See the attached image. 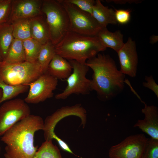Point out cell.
<instances>
[{"label":"cell","instance_id":"cell-1","mask_svg":"<svg viewBox=\"0 0 158 158\" xmlns=\"http://www.w3.org/2000/svg\"><path fill=\"white\" fill-rule=\"evenodd\" d=\"M44 121L40 116L30 114L19 121L2 135L5 158H33L38 149L34 144L36 132L42 130Z\"/></svg>","mask_w":158,"mask_h":158},{"label":"cell","instance_id":"cell-2","mask_svg":"<svg viewBox=\"0 0 158 158\" xmlns=\"http://www.w3.org/2000/svg\"><path fill=\"white\" fill-rule=\"evenodd\" d=\"M86 63L93 71L90 80L91 91L96 92L100 100H111L122 92L125 75L118 69L115 61L109 55L99 53Z\"/></svg>","mask_w":158,"mask_h":158},{"label":"cell","instance_id":"cell-3","mask_svg":"<svg viewBox=\"0 0 158 158\" xmlns=\"http://www.w3.org/2000/svg\"><path fill=\"white\" fill-rule=\"evenodd\" d=\"M56 54L69 60L81 63L96 56L107 48L96 36H88L69 31L55 45Z\"/></svg>","mask_w":158,"mask_h":158},{"label":"cell","instance_id":"cell-4","mask_svg":"<svg viewBox=\"0 0 158 158\" xmlns=\"http://www.w3.org/2000/svg\"><path fill=\"white\" fill-rule=\"evenodd\" d=\"M41 11L46 17L50 40L55 46L70 30L68 13L59 0H42Z\"/></svg>","mask_w":158,"mask_h":158},{"label":"cell","instance_id":"cell-5","mask_svg":"<svg viewBox=\"0 0 158 158\" xmlns=\"http://www.w3.org/2000/svg\"><path fill=\"white\" fill-rule=\"evenodd\" d=\"M2 62L0 63V78L9 85L29 84L43 74L37 61L34 63L25 61L11 64Z\"/></svg>","mask_w":158,"mask_h":158},{"label":"cell","instance_id":"cell-6","mask_svg":"<svg viewBox=\"0 0 158 158\" xmlns=\"http://www.w3.org/2000/svg\"><path fill=\"white\" fill-rule=\"evenodd\" d=\"M68 61L73 72L66 79L67 85L65 89L55 95L57 99H66L72 94L86 95L91 91L90 80L86 77L89 67L86 63H81L74 60Z\"/></svg>","mask_w":158,"mask_h":158},{"label":"cell","instance_id":"cell-7","mask_svg":"<svg viewBox=\"0 0 158 158\" xmlns=\"http://www.w3.org/2000/svg\"><path fill=\"white\" fill-rule=\"evenodd\" d=\"M59 0L68 13L69 31L85 35L96 36L102 27L92 16L64 0Z\"/></svg>","mask_w":158,"mask_h":158},{"label":"cell","instance_id":"cell-8","mask_svg":"<svg viewBox=\"0 0 158 158\" xmlns=\"http://www.w3.org/2000/svg\"><path fill=\"white\" fill-rule=\"evenodd\" d=\"M30 114V108L24 100L16 98L4 103L0 107V136Z\"/></svg>","mask_w":158,"mask_h":158},{"label":"cell","instance_id":"cell-9","mask_svg":"<svg viewBox=\"0 0 158 158\" xmlns=\"http://www.w3.org/2000/svg\"><path fill=\"white\" fill-rule=\"evenodd\" d=\"M149 138L144 134L130 135L118 144L111 146L109 152L110 158H142Z\"/></svg>","mask_w":158,"mask_h":158},{"label":"cell","instance_id":"cell-10","mask_svg":"<svg viewBox=\"0 0 158 158\" xmlns=\"http://www.w3.org/2000/svg\"><path fill=\"white\" fill-rule=\"evenodd\" d=\"M58 79L47 73H43L34 81L25 84L29 90L24 101L26 103L37 104L52 97L57 86Z\"/></svg>","mask_w":158,"mask_h":158},{"label":"cell","instance_id":"cell-11","mask_svg":"<svg viewBox=\"0 0 158 158\" xmlns=\"http://www.w3.org/2000/svg\"><path fill=\"white\" fill-rule=\"evenodd\" d=\"M70 116H75L79 117L81 121L80 126L82 125L83 128H84L87 121L86 111L81 104L63 107L45 118L43 130L45 140H52V135L54 132V129L56 124L61 119Z\"/></svg>","mask_w":158,"mask_h":158},{"label":"cell","instance_id":"cell-12","mask_svg":"<svg viewBox=\"0 0 158 158\" xmlns=\"http://www.w3.org/2000/svg\"><path fill=\"white\" fill-rule=\"evenodd\" d=\"M117 53L120 65V71L130 77H135L138 62L135 42L129 37Z\"/></svg>","mask_w":158,"mask_h":158},{"label":"cell","instance_id":"cell-13","mask_svg":"<svg viewBox=\"0 0 158 158\" xmlns=\"http://www.w3.org/2000/svg\"><path fill=\"white\" fill-rule=\"evenodd\" d=\"M42 0H12L8 21L30 19L43 14L41 11Z\"/></svg>","mask_w":158,"mask_h":158},{"label":"cell","instance_id":"cell-14","mask_svg":"<svg viewBox=\"0 0 158 158\" xmlns=\"http://www.w3.org/2000/svg\"><path fill=\"white\" fill-rule=\"evenodd\" d=\"M142 110L145 115L143 119L138 120L133 127H138L151 138L158 140V109L153 105H147Z\"/></svg>","mask_w":158,"mask_h":158},{"label":"cell","instance_id":"cell-15","mask_svg":"<svg viewBox=\"0 0 158 158\" xmlns=\"http://www.w3.org/2000/svg\"><path fill=\"white\" fill-rule=\"evenodd\" d=\"M31 38L42 45L50 40L48 26L43 14L30 19Z\"/></svg>","mask_w":158,"mask_h":158},{"label":"cell","instance_id":"cell-16","mask_svg":"<svg viewBox=\"0 0 158 158\" xmlns=\"http://www.w3.org/2000/svg\"><path fill=\"white\" fill-rule=\"evenodd\" d=\"M72 68L68 61L56 54L50 63L47 72L57 79H67L71 73Z\"/></svg>","mask_w":158,"mask_h":158},{"label":"cell","instance_id":"cell-17","mask_svg":"<svg viewBox=\"0 0 158 158\" xmlns=\"http://www.w3.org/2000/svg\"><path fill=\"white\" fill-rule=\"evenodd\" d=\"M106 48H111L117 52L123 47V35L119 30L112 32L107 27L101 28L96 36Z\"/></svg>","mask_w":158,"mask_h":158},{"label":"cell","instance_id":"cell-18","mask_svg":"<svg viewBox=\"0 0 158 158\" xmlns=\"http://www.w3.org/2000/svg\"><path fill=\"white\" fill-rule=\"evenodd\" d=\"M92 16L102 27H106L109 24H116L115 11L103 5L100 1L96 0L93 6Z\"/></svg>","mask_w":158,"mask_h":158},{"label":"cell","instance_id":"cell-19","mask_svg":"<svg viewBox=\"0 0 158 158\" xmlns=\"http://www.w3.org/2000/svg\"><path fill=\"white\" fill-rule=\"evenodd\" d=\"M26 61L25 54L23 41L14 38L5 59L2 62L7 64Z\"/></svg>","mask_w":158,"mask_h":158},{"label":"cell","instance_id":"cell-20","mask_svg":"<svg viewBox=\"0 0 158 158\" xmlns=\"http://www.w3.org/2000/svg\"><path fill=\"white\" fill-rule=\"evenodd\" d=\"M14 39L12 23L8 21L0 24V54L4 60Z\"/></svg>","mask_w":158,"mask_h":158},{"label":"cell","instance_id":"cell-21","mask_svg":"<svg viewBox=\"0 0 158 158\" xmlns=\"http://www.w3.org/2000/svg\"><path fill=\"white\" fill-rule=\"evenodd\" d=\"M56 54L55 46L50 40L42 45L37 61L40 66L43 74L47 73L49 65Z\"/></svg>","mask_w":158,"mask_h":158},{"label":"cell","instance_id":"cell-22","mask_svg":"<svg viewBox=\"0 0 158 158\" xmlns=\"http://www.w3.org/2000/svg\"><path fill=\"white\" fill-rule=\"evenodd\" d=\"M29 88V86L26 85H13L8 84L0 78V88L2 91V95L0 101V104L26 92Z\"/></svg>","mask_w":158,"mask_h":158},{"label":"cell","instance_id":"cell-23","mask_svg":"<svg viewBox=\"0 0 158 158\" xmlns=\"http://www.w3.org/2000/svg\"><path fill=\"white\" fill-rule=\"evenodd\" d=\"M30 19H21L11 22L14 38L23 41L31 38Z\"/></svg>","mask_w":158,"mask_h":158},{"label":"cell","instance_id":"cell-24","mask_svg":"<svg viewBox=\"0 0 158 158\" xmlns=\"http://www.w3.org/2000/svg\"><path fill=\"white\" fill-rule=\"evenodd\" d=\"M33 158H62L59 149L52 140H45L37 149Z\"/></svg>","mask_w":158,"mask_h":158},{"label":"cell","instance_id":"cell-25","mask_svg":"<svg viewBox=\"0 0 158 158\" xmlns=\"http://www.w3.org/2000/svg\"><path fill=\"white\" fill-rule=\"evenodd\" d=\"M26 57V61L34 63L37 61L38 57L42 45L31 38L23 41Z\"/></svg>","mask_w":158,"mask_h":158},{"label":"cell","instance_id":"cell-26","mask_svg":"<svg viewBox=\"0 0 158 158\" xmlns=\"http://www.w3.org/2000/svg\"><path fill=\"white\" fill-rule=\"evenodd\" d=\"M72 4L83 11L92 16V8L95 1L94 0H64Z\"/></svg>","mask_w":158,"mask_h":158},{"label":"cell","instance_id":"cell-27","mask_svg":"<svg viewBox=\"0 0 158 158\" xmlns=\"http://www.w3.org/2000/svg\"><path fill=\"white\" fill-rule=\"evenodd\" d=\"M12 0H0V24L8 21Z\"/></svg>","mask_w":158,"mask_h":158},{"label":"cell","instance_id":"cell-28","mask_svg":"<svg viewBox=\"0 0 158 158\" xmlns=\"http://www.w3.org/2000/svg\"><path fill=\"white\" fill-rule=\"evenodd\" d=\"M142 158H158V140L149 138Z\"/></svg>","mask_w":158,"mask_h":158},{"label":"cell","instance_id":"cell-29","mask_svg":"<svg viewBox=\"0 0 158 158\" xmlns=\"http://www.w3.org/2000/svg\"><path fill=\"white\" fill-rule=\"evenodd\" d=\"M115 11V16L117 23L125 25L128 23L130 19L131 10L129 9H116Z\"/></svg>","mask_w":158,"mask_h":158},{"label":"cell","instance_id":"cell-30","mask_svg":"<svg viewBox=\"0 0 158 158\" xmlns=\"http://www.w3.org/2000/svg\"><path fill=\"white\" fill-rule=\"evenodd\" d=\"M146 82L143 83V85L152 90L158 97V85L156 83L152 76H146L145 78Z\"/></svg>","mask_w":158,"mask_h":158},{"label":"cell","instance_id":"cell-31","mask_svg":"<svg viewBox=\"0 0 158 158\" xmlns=\"http://www.w3.org/2000/svg\"><path fill=\"white\" fill-rule=\"evenodd\" d=\"M52 138L53 139H55L56 140L60 147L63 150L75 155L70 148L68 144L57 136L55 132L52 135ZM75 155L76 156V155Z\"/></svg>","mask_w":158,"mask_h":158},{"label":"cell","instance_id":"cell-32","mask_svg":"<svg viewBox=\"0 0 158 158\" xmlns=\"http://www.w3.org/2000/svg\"><path fill=\"white\" fill-rule=\"evenodd\" d=\"M2 95V91L1 89L0 88V101L1 99Z\"/></svg>","mask_w":158,"mask_h":158},{"label":"cell","instance_id":"cell-33","mask_svg":"<svg viewBox=\"0 0 158 158\" xmlns=\"http://www.w3.org/2000/svg\"><path fill=\"white\" fill-rule=\"evenodd\" d=\"M3 61V59L0 54V63L1 62Z\"/></svg>","mask_w":158,"mask_h":158},{"label":"cell","instance_id":"cell-34","mask_svg":"<svg viewBox=\"0 0 158 158\" xmlns=\"http://www.w3.org/2000/svg\"><path fill=\"white\" fill-rule=\"evenodd\" d=\"M1 146H0V153L1 151Z\"/></svg>","mask_w":158,"mask_h":158},{"label":"cell","instance_id":"cell-35","mask_svg":"<svg viewBox=\"0 0 158 158\" xmlns=\"http://www.w3.org/2000/svg\"></svg>","mask_w":158,"mask_h":158}]
</instances>
